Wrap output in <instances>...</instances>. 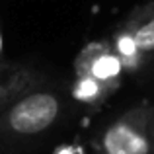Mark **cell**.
<instances>
[{
    "label": "cell",
    "instance_id": "obj_1",
    "mask_svg": "<svg viewBox=\"0 0 154 154\" xmlns=\"http://www.w3.org/2000/svg\"><path fill=\"white\" fill-rule=\"evenodd\" d=\"M60 100L47 90H29L16 98L4 115V129L14 137H35L53 127L60 115Z\"/></svg>",
    "mask_w": 154,
    "mask_h": 154
},
{
    "label": "cell",
    "instance_id": "obj_2",
    "mask_svg": "<svg viewBox=\"0 0 154 154\" xmlns=\"http://www.w3.org/2000/svg\"><path fill=\"white\" fill-rule=\"evenodd\" d=\"M154 107L140 105L129 109L102 133L100 154H154V139L148 131Z\"/></svg>",
    "mask_w": 154,
    "mask_h": 154
},
{
    "label": "cell",
    "instance_id": "obj_3",
    "mask_svg": "<svg viewBox=\"0 0 154 154\" xmlns=\"http://www.w3.org/2000/svg\"><path fill=\"white\" fill-rule=\"evenodd\" d=\"M76 76H88L107 88L117 86V74L121 72V60L107 47L94 43L86 47L74 63Z\"/></svg>",
    "mask_w": 154,
    "mask_h": 154
},
{
    "label": "cell",
    "instance_id": "obj_4",
    "mask_svg": "<svg viewBox=\"0 0 154 154\" xmlns=\"http://www.w3.org/2000/svg\"><path fill=\"white\" fill-rule=\"evenodd\" d=\"M39 82H41L39 76L31 68L10 66V64L0 63V103L14 102L26 92L35 90Z\"/></svg>",
    "mask_w": 154,
    "mask_h": 154
},
{
    "label": "cell",
    "instance_id": "obj_5",
    "mask_svg": "<svg viewBox=\"0 0 154 154\" xmlns=\"http://www.w3.org/2000/svg\"><path fill=\"white\" fill-rule=\"evenodd\" d=\"M123 33L129 37V41L133 43L139 55L154 53V14L133 18Z\"/></svg>",
    "mask_w": 154,
    "mask_h": 154
},
{
    "label": "cell",
    "instance_id": "obj_6",
    "mask_svg": "<svg viewBox=\"0 0 154 154\" xmlns=\"http://www.w3.org/2000/svg\"><path fill=\"white\" fill-rule=\"evenodd\" d=\"M109 90H111V88L103 86V84L96 82L94 78H88V76H76V84H74V88H72L76 98L86 102V103L102 102L103 98H107Z\"/></svg>",
    "mask_w": 154,
    "mask_h": 154
},
{
    "label": "cell",
    "instance_id": "obj_7",
    "mask_svg": "<svg viewBox=\"0 0 154 154\" xmlns=\"http://www.w3.org/2000/svg\"><path fill=\"white\" fill-rule=\"evenodd\" d=\"M51 154H84V152H82V148H80V146H72V144H66V146L57 148V150H55V152H51Z\"/></svg>",
    "mask_w": 154,
    "mask_h": 154
},
{
    "label": "cell",
    "instance_id": "obj_8",
    "mask_svg": "<svg viewBox=\"0 0 154 154\" xmlns=\"http://www.w3.org/2000/svg\"><path fill=\"white\" fill-rule=\"evenodd\" d=\"M148 131H150V137L154 139V111H152V117H150V123H148Z\"/></svg>",
    "mask_w": 154,
    "mask_h": 154
},
{
    "label": "cell",
    "instance_id": "obj_9",
    "mask_svg": "<svg viewBox=\"0 0 154 154\" xmlns=\"http://www.w3.org/2000/svg\"><path fill=\"white\" fill-rule=\"evenodd\" d=\"M0 55H2V31H0Z\"/></svg>",
    "mask_w": 154,
    "mask_h": 154
}]
</instances>
